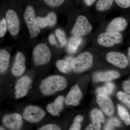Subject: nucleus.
I'll list each match as a JSON object with an SVG mask.
<instances>
[{"mask_svg":"<svg viewBox=\"0 0 130 130\" xmlns=\"http://www.w3.org/2000/svg\"><path fill=\"white\" fill-rule=\"evenodd\" d=\"M67 85V81L64 77L54 75L43 80L40 84V89L44 95H49L63 90Z\"/></svg>","mask_w":130,"mask_h":130,"instance_id":"1","label":"nucleus"},{"mask_svg":"<svg viewBox=\"0 0 130 130\" xmlns=\"http://www.w3.org/2000/svg\"><path fill=\"white\" fill-rule=\"evenodd\" d=\"M93 61L92 55L89 52H84L73 59L71 65L74 72L80 73L88 70L92 66Z\"/></svg>","mask_w":130,"mask_h":130,"instance_id":"2","label":"nucleus"},{"mask_svg":"<svg viewBox=\"0 0 130 130\" xmlns=\"http://www.w3.org/2000/svg\"><path fill=\"white\" fill-rule=\"evenodd\" d=\"M24 18L29 30L30 38L36 37L40 34L41 30L38 24L35 9L32 6H28L26 8Z\"/></svg>","mask_w":130,"mask_h":130,"instance_id":"3","label":"nucleus"},{"mask_svg":"<svg viewBox=\"0 0 130 130\" xmlns=\"http://www.w3.org/2000/svg\"><path fill=\"white\" fill-rule=\"evenodd\" d=\"M51 54L46 43H40L37 45L32 51V59L36 66L46 64L50 60Z\"/></svg>","mask_w":130,"mask_h":130,"instance_id":"4","label":"nucleus"},{"mask_svg":"<svg viewBox=\"0 0 130 130\" xmlns=\"http://www.w3.org/2000/svg\"><path fill=\"white\" fill-rule=\"evenodd\" d=\"M123 36L120 32L115 31H106L100 34L97 38V42L103 46L111 47L122 41Z\"/></svg>","mask_w":130,"mask_h":130,"instance_id":"5","label":"nucleus"},{"mask_svg":"<svg viewBox=\"0 0 130 130\" xmlns=\"http://www.w3.org/2000/svg\"><path fill=\"white\" fill-rule=\"evenodd\" d=\"M92 29V25L87 18L83 15H80L77 19L71 33L76 36H83L88 35Z\"/></svg>","mask_w":130,"mask_h":130,"instance_id":"6","label":"nucleus"},{"mask_svg":"<svg viewBox=\"0 0 130 130\" xmlns=\"http://www.w3.org/2000/svg\"><path fill=\"white\" fill-rule=\"evenodd\" d=\"M45 112L37 106L29 105L24 109L23 116L26 121L31 123H37L44 118Z\"/></svg>","mask_w":130,"mask_h":130,"instance_id":"7","label":"nucleus"},{"mask_svg":"<svg viewBox=\"0 0 130 130\" xmlns=\"http://www.w3.org/2000/svg\"><path fill=\"white\" fill-rule=\"evenodd\" d=\"M8 29L12 36H15L20 30L19 20L16 12L12 9L8 10L6 14Z\"/></svg>","mask_w":130,"mask_h":130,"instance_id":"8","label":"nucleus"},{"mask_svg":"<svg viewBox=\"0 0 130 130\" xmlns=\"http://www.w3.org/2000/svg\"><path fill=\"white\" fill-rule=\"evenodd\" d=\"M106 59L110 64L121 69L125 68L128 64V60L125 55L116 51H111L107 54Z\"/></svg>","mask_w":130,"mask_h":130,"instance_id":"9","label":"nucleus"},{"mask_svg":"<svg viewBox=\"0 0 130 130\" xmlns=\"http://www.w3.org/2000/svg\"><path fill=\"white\" fill-rule=\"evenodd\" d=\"M2 122L5 127L10 130L20 129L23 124L22 116L18 113L5 115L3 119Z\"/></svg>","mask_w":130,"mask_h":130,"instance_id":"10","label":"nucleus"},{"mask_svg":"<svg viewBox=\"0 0 130 130\" xmlns=\"http://www.w3.org/2000/svg\"><path fill=\"white\" fill-rule=\"evenodd\" d=\"M31 83V79L27 76H24L18 80L15 86L16 99L26 96Z\"/></svg>","mask_w":130,"mask_h":130,"instance_id":"11","label":"nucleus"},{"mask_svg":"<svg viewBox=\"0 0 130 130\" xmlns=\"http://www.w3.org/2000/svg\"><path fill=\"white\" fill-rule=\"evenodd\" d=\"M96 102L103 111L108 116H111L114 112V107L109 97L103 94L96 96Z\"/></svg>","mask_w":130,"mask_h":130,"instance_id":"12","label":"nucleus"},{"mask_svg":"<svg viewBox=\"0 0 130 130\" xmlns=\"http://www.w3.org/2000/svg\"><path fill=\"white\" fill-rule=\"evenodd\" d=\"M83 97V93L79 86L76 85L73 86L66 96L64 102L68 106H77Z\"/></svg>","mask_w":130,"mask_h":130,"instance_id":"13","label":"nucleus"},{"mask_svg":"<svg viewBox=\"0 0 130 130\" xmlns=\"http://www.w3.org/2000/svg\"><path fill=\"white\" fill-rule=\"evenodd\" d=\"M25 57L22 53L19 52L12 67V74L15 77L20 76L25 71Z\"/></svg>","mask_w":130,"mask_h":130,"instance_id":"14","label":"nucleus"},{"mask_svg":"<svg viewBox=\"0 0 130 130\" xmlns=\"http://www.w3.org/2000/svg\"><path fill=\"white\" fill-rule=\"evenodd\" d=\"M128 26V22L124 18L118 17L113 19L107 26L106 31L121 32L125 29Z\"/></svg>","mask_w":130,"mask_h":130,"instance_id":"15","label":"nucleus"},{"mask_svg":"<svg viewBox=\"0 0 130 130\" xmlns=\"http://www.w3.org/2000/svg\"><path fill=\"white\" fill-rule=\"evenodd\" d=\"M38 24L40 29H43L48 26H53L57 22V17L54 12H51L45 17H36Z\"/></svg>","mask_w":130,"mask_h":130,"instance_id":"16","label":"nucleus"},{"mask_svg":"<svg viewBox=\"0 0 130 130\" xmlns=\"http://www.w3.org/2000/svg\"><path fill=\"white\" fill-rule=\"evenodd\" d=\"M64 100L63 96H58L54 102L49 103L47 106V111L53 116H59V113L63 108Z\"/></svg>","mask_w":130,"mask_h":130,"instance_id":"17","label":"nucleus"},{"mask_svg":"<svg viewBox=\"0 0 130 130\" xmlns=\"http://www.w3.org/2000/svg\"><path fill=\"white\" fill-rule=\"evenodd\" d=\"M120 74L114 71L95 73L93 77L95 82H108L118 78Z\"/></svg>","mask_w":130,"mask_h":130,"instance_id":"18","label":"nucleus"},{"mask_svg":"<svg viewBox=\"0 0 130 130\" xmlns=\"http://www.w3.org/2000/svg\"><path fill=\"white\" fill-rule=\"evenodd\" d=\"M91 116L95 129H101V123L105 122V118L102 112L98 109H93L91 112Z\"/></svg>","mask_w":130,"mask_h":130,"instance_id":"19","label":"nucleus"},{"mask_svg":"<svg viewBox=\"0 0 130 130\" xmlns=\"http://www.w3.org/2000/svg\"><path fill=\"white\" fill-rule=\"evenodd\" d=\"M10 59L9 53L3 49L0 50V72L1 73H4L7 70Z\"/></svg>","mask_w":130,"mask_h":130,"instance_id":"20","label":"nucleus"},{"mask_svg":"<svg viewBox=\"0 0 130 130\" xmlns=\"http://www.w3.org/2000/svg\"><path fill=\"white\" fill-rule=\"evenodd\" d=\"M83 40V38L80 37L74 36L71 38L68 46V52L71 54L75 53Z\"/></svg>","mask_w":130,"mask_h":130,"instance_id":"21","label":"nucleus"},{"mask_svg":"<svg viewBox=\"0 0 130 130\" xmlns=\"http://www.w3.org/2000/svg\"><path fill=\"white\" fill-rule=\"evenodd\" d=\"M56 65L59 71L63 73H68L71 72L73 70L71 63L67 61L62 60L57 61Z\"/></svg>","mask_w":130,"mask_h":130,"instance_id":"22","label":"nucleus"},{"mask_svg":"<svg viewBox=\"0 0 130 130\" xmlns=\"http://www.w3.org/2000/svg\"><path fill=\"white\" fill-rule=\"evenodd\" d=\"M118 112L120 117L127 126L130 125V115L127 109L121 105H118Z\"/></svg>","mask_w":130,"mask_h":130,"instance_id":"23","label":"nucleus"},{"mask_svg":"<svg viewBox=\"0 0 130 130\" xmlns=\"http://www.w3.org/2000/svg\"><path fill=\"white\" fill-rule=\"evenodd\" d=\"M114 0H99L96 5L98 11H103L110 9Z\"/></svg>","mask_w":130,"mask_h":130,"instance_id":"24","label":"nucleus"},{"mask_svg":"<svg viewBox=\"0 0 130 130\" xmlns=\"http://www.w3.org/2000/svg\"><path fill=\"white\" fill-rule=\"evenodd\" d=\"M115 88V86L113 84L111 83H108L104 86L98 88L96 90V92L98 94L109 95L113 92Z\"/></svg>","mask_w":130,"mask_h":130,"instance_id":"25","label":"nucleus"},{"mask_svg":"<svg viewBox=\"0 0 130 130\" xmlns=\"http://www.w3.org/2000/svg\"><path fill=\"white\" fill-rule=\"evenodd\" d=\"M117 96L119 100L121 102L125 104L129 108H130V94L120 91L117 93Z\"/></svg>","mask_w":130,"mask_h":130,"instance_id":"26","label":"nucleus"},{"mask_svg":"<svg viewBox=\"0 0 130 130\" xmlns=\"http://www.w3.org/2000/svg\"><path fill=\"white\" fill-rule=\"evenodd\" d=\"M83 120V117L82 115H77L73 119V122L69 129V130H80L81 128V123Z\"/></svg>","mask_w":130,"mask_h":130,"instance_id":"27","label":"nucleus"},{"mask_svg":"<svg viewBox=\"0 0 130 130\" xmlns=\"http://www.w3.org/2000/svg\"><path fill=\"white\" fill-rule=\"evenodd\" d=\"M121 122L116 118H112L109 119L105 126V130H112L115 126H120Z\"/></svg>","mask_w":130,"mask_h":130,"instance_id":"28","label":"nucleus"},{"mask_svg":"<svg viewBox=\"0 0 130 130\" xmlns=\"http://www.w3.org/2000/svg\"><path fill=\"white\" fill-rule=\"evenodd\" d=\"M56 35L61 46H64L67 42L65 32L60 29H57L56 31Z\"/></svg>","mask_w":130,"mask_h":130,"instance_id":"29","label":"nucleus"},{"mask_svg":"<svg viewBox=\"0 0 130 130\" xmlns=\"http://www.w3.org/2000/svg\"><path fill=\"white\" fill-rule=\"evenodd\" d=\"M7 24L6 19L3 18L0 22V37H4L7 30Z\"/></svg>","mask_w":130,"mask_h":130,"instance_id":"30","label":"nucleus"},{"mask_svg":"<svg viewBox=\"0 0 130 130\" xmlns=\"http://www.w3.org/2000/svg\"><path fill=\"white\" fill-rule=\"evenodd\" d=\"M45 3L50 6L55 7L60 6L65 0H44Z\"/></svg>","mask_w":130,"mask_h":130,"instance_id":"31","label":"nucleus"},{"mask_svg":"<svg viewBox=\"0 0 130 130\" xmlns=\"http://www.w3.org/2000/svg\"><path fill=\"white\" fill-rule=\"evenodd\" d=\"M61 128L58 125L54 124H47L40 127L38 130H60Z\"/></svg>","mask_w":130,"mask_h":130,"instance_id":"32","label":"nucleus"},{"mask_svg":"<svg viewBox=\"0 0 130 130\" xmlns=\"http://www.w3.org/2000/svg\"><path fill=\"white\" fill-rule=\"evenodd\" d=\"M115 2L119 7L123 8L130 7V0H115Z\"/></svg>","mask_w":130,"mask_h":130,"instance_id":"33","label":"nucleus"},{"mask_svg":"<svg viewBox=\"0 0 130 130\" xmlns=\"http://www.w3.org/2000/svg\"><path fill=\"white\" fill-rule=\"evenodd\" d=\"M123 88L126 93L130 94V81H125L123 83Z\"/></svg>","mask_w":130,"mask_h":130,"instance_id":"34","label":"nucleus"},{"mask_svg":"<svg viewBox=\"0 0 130 130\" xmlns=\"http://www.w3.org/2000/svg\"><path fill=\"white\" fill-rule=\"evenodd\" d=\"M48 40L50 43L51 45H56L57 42H56V40L53 34H51L49 36Z\"/></svg>","mask_w":130,"mask_h":130,"instance_id":"35","label":"nucleus"},{"mask_svg":"<svg viewBox=\"0 0 130 130\" xmlns=\"http://www.w3.org/2000/svg\"><path fill=\"white\" fill-rule=\"evenodd\" d=\"M95 0H85V3L87 6H90L92 5Z\"/></svg>","mask_w":130,"mask_h":130,"instance_id":"36","label":"nucleus"},{"mask_svg":"<svg viewBox=\"0 0 130 130\" xmlns=\"http://www.w3.org/2000/svg\"><path fill=\"white\" fill-rule=\"evenodd\" d=\"M94 129L93 125L91 124H89L88 126L85 128L86 130H93Z\"/></svg>","mask_w":130,"mask_h":130,"instance_id":"37","label":"nucleus"},{"mask_svg":"<svg viewBox=\"0 0 130 130\" xmlns=\"http://www.w3.org/2000/svg\"><path fill=\"white\" fill-rule=\"evenodd\" d=\"M66 60L68 62L71 63L72 61L73 60V58H71V57H68L66 59Z\"/></svg>","mask_w":130,"mask_h":130,"instance_id":"38","label":"nucleus"},{"mask_svg":"<svg viewBox=\"0 0 130 130\" xmlns=\"http://www.w3.org/2000/svg\"><path fill=\"white\" fill-rule=\"evenodd\" d=\"M128 59H129L130 63V46L129 47V48H128Z\"/></svg>","mask_w":130,"mask_h":130,"instance_id":"39","label":"nucleus"},{"mask_svg":"<svg viewBox=\"0 0 130 130\" xmlns=\"http://www.w3.org/2000/svg\"><path fill=\"white\" fill-rule=\"evenodd\" d=\"M0 130H5V129H4V128H3L2 126H1V128H0Z\"/></svg>","mask_w":130,"mask_h":130,"instance_id":"40","label":"nucleus"}]
</instances>
